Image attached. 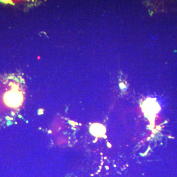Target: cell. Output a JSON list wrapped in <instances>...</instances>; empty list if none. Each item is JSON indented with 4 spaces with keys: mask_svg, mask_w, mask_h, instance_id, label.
<instances>
[{
    "mask_svg": "<svg viewBox=\"0 0 177 177\" xmlns=\"http://www.w3.org/2000/svg\"><path fill=\"white\" fill-rule=\"evenodd\" d=\"M143 111L147 117H154L159 111L160 107L157 103L153 99H148L142 106Z\"/></svg>",
    "mask_w": 177,
    "mask_h": 177,
    "instance_id": "6da1fadb",
    "label": "cell"
},
{
    "mask_svg": "<svg viewBox=\"0 0 177 177\" xmlns=\"http://www.w3.org/2000/svg\"><path fill=\"white\" fill-rule=\"evenodd\" d=\"M90 133L93 135L101 137H103L106 133V128L103 124L98 123H95L90 127Z\"/></svg>",
    "mask_w": 177,
    "mask_h": 177,
    "instance_id": "7a4b0ae2",
    "label": "cell"
}]
</instances>
